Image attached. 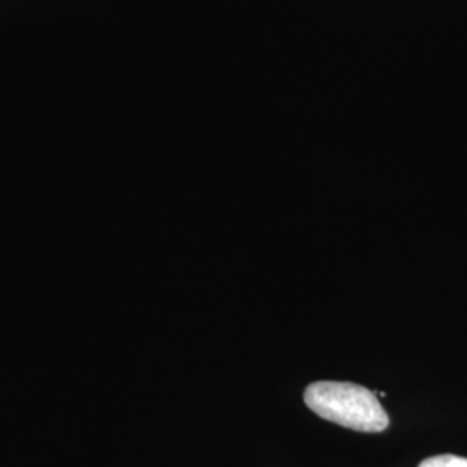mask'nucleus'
<instances>
[{"instance_id":"f257e3e1","label":"nucleus","mask_w":467,"mask_h":467,"mask_svg":"<svg viewBox=\"0 0 467 467\" xmlns=\"http://www.w3.org/2000/svg\"><path fill=\"white\" fill-rule=\"evenodd\" d=\"M305 403L329 422L353 431L381 433L389 418L376 395L358 384L318 381L305 389Z\"/></svg>"},{"instance_id":"f03ea898","label":"nucleus","mask_w":467,"mask_h":467,"mask_svg":"<svg viewBox=\"0 0 467 467\" xmlns=\"http://www.w3.org/2000/svg\"><path fill=\"white\" fill-rule=\"evenodd\" d=\"M419 467H467L466 457H459V455H434L426 461H422Z\"/></svg>"}]
</instances>
